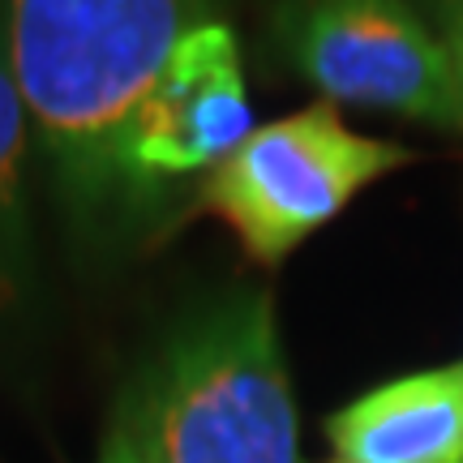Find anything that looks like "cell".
I'll return each mask as SVG.
<instances>
[{"instance_id": "1", "label": "cell", "mask_w": 463, "mask_h": 463, "mask_svg": "<svg viewBox=\"0 0 463 463\" xmlns=\"http://www.w3.org/2000/svg\"><path fill=\"white\" fill-rule=\"evenodd\" d=\"M211 17V0H0L14 82L78 232L129 223L125 129L172 48Z\"/></svg>"}, {"instance_id": "2", "label": "cell", "mask_w": 463, "mask_h": 463, "mask_svg": "<svg viewBox=\"0 0 463 463\" xmlns=\"http://www.w3.org/2000/svg\"><path fill=\"white\" fill-rule=\"evenodd\" d=\"M112 430L146 463H300L270 292H232L184 317L129 382Z\"/></svg>"}, {"instance_id": "3", "label": "cell", "mask_w": 463, "mask_h": 463, "mask_svg": "<svg viewBox=\"0 0 463 463\" xmlns=\"http://www.w3.org/2000/svg\"><path fill=\"white\" fill-rule=\"evenodd\" d=\"M416 150L347 129L326 99L253 129L206 172L202 211L223 219L253 262L279 266L356 194L408 167Z\"/></svg>"}, {"instance_id": "4", "label": "cell", "mask_w": 463, "mask_h": 463, "mask_svg": "<svg viewBox=\"0 0 463 463\" xmlns=\"http://www.w3.org/2000/svg\"><path fill=\"white\" fill-rule=\"evenodd\" d=\"M283 48L326 103L459 129L442 39L408 0H292Z\"/></svg>"}, {"instance_id": "5", "label": "cell", "mask_w": 463, "mask_h": 463, "mask_svg": "<svg viewBox=\"0 0 463 463\" xmlns=\"http://www.w3.org/2000/svg\"><path fill=\"white\" fill-rule=\"evenodd\" d=\"M253 133L241 48L228 22H202L172 48L167 65L142 95L125 142L120 181L129 219L146 215L167 184L215 172Z\"/></svg>"}, {"instance_id": "6", "label": "cell", "mask_w": 463, "mask_h": 463, "mask_svg": "<svg viewBox=\"0 0 463 463\" xmlns=\"http://www.w3.org/2000/svg\"><path fill=\"white\" fill-rule=\"evenodd\" d=\"M339 463H463V364L403 373L326 420Z\"/></svg>"}, {"instance_id": "7", "label": "cell", "mask_w": 463, "mask_h": 463, "mask_svg": "<svg viewBox=\"0 0 463 463\" xmlns=\"http://www.w3.org/2000/svg\"><path fill=\"white\" fill-rule=\"evenodd\" d=\"M31 146L34 129L9 69L5 26H0V309L26 297L34 279V228L31 194H26Z\"/></svg>"}, {"instance_id": "8", "label": "cell", "mask_w": 463, "mask_h": 463, "mask_svg": "<svg viewBox=\"0 0 463 463\" xmlns=\"http://www.w3.org/2000/svg\"><path fill=\"white\" fill-rule=\"evenodd\" d=\"M442 48L450 61V82H455V103H459V129H463V0H442Z\"/></svg>"}, {"instance_id": "9", "label": "cell", "mask_w": 463, "mask_h": 463, "mask_svg": "<svg viewBox=\"0 0 463 463\" xmlns=\"http://www.w3.org/2000/svg\"><path fill=\"white\" fill-rule=\"evenodd\" d=\"M99 463H146V459L133 450V442L120 430H108V442H103Z\"/></svg>"}, {"instance_id": "10", "label": "cell", "mask_w": 463, "mask_h": 463, "mask_svg": "<svg viewBox=\"0 0 463 463\" xmlns=\"http://www.w3.org/2000/svg\"><path fill=\"white\" fill-rule=\"evenodd\" d=\"M335 463H339V459H335Z\"/></svg>"}]
</instances>
